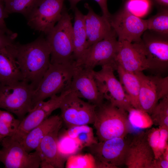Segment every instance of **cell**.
<instances>
[{
	"mask_svg": "<svg viewBox=\"0 0 168 168\" xmlns=\"http://www.w3.org/2000/svg\"><path fill=\"white\" fill-rule=\"evenodd\" d=\"M10 48L19 66L23 80L35 89L50 63V48L46 39L40 36L25 44L14 42Z\"/></svg>",
	"mask_w": 168,
	"mask_h": 168,
	"instance_id": "6da1fadb",
	"label": "cell"
},
{
	"mask_svg": "<svg viewBox=\"0 0 168 168\" xmlns=\"http://www.w3.org/2000/svg\"><path fill=\"white\" fill-rule=\"evenodd\" d=\"M93 124L98 142L125 137L129 131L127 111L108 101L96 106Z\"/></svg>",
	"mask_w": 168,
	"mask_h": 168,
	"instance_id": "7a4b0ae2",
	"label": "cell"
},
{
	"mask_svg": "<svg viewBox=\"0 0 168 168\" xmlns=\"http://www.w3.org/2000/svg\"><path fill=\"white\" fill-rule=\"evenodd\" d=\"M75 67V62L66 64L50 63L34 91L33 108L45 99L70 90Z\"/></svg>",
	"mask_w": 168,
	"mask_h": 168,
	"instance_id": "3957f363",
	"label": "cell"
},
{
	"mask_svg": "<svg viewBox=\"0 0 168 168\" xmlns=\"http://www.w3.org/2000/svg\"><path fill=\"white\" fill-rule=\"evenodd\" d=\"M47 35L46 39L51 50V63L66 64L75 61L73 58V26L71 16L64 6L60 19Z\"/></svg>",
	"mask_w": 168,
	"mask_h": 168,
	"instance_id": "277c9868",
	"label": "cell"
},
{
	"mask_svg": "<svg viewBox=\"0 0 168 168\" xmlns=\"http://www.w3.org/2000/svg\"><path fill=\"white\" fill-rule=\"evenodd\" d=\"M34 90L24 80L8 84L0 83V109L15 114L21 120L33 108Z\"/></svg>",
	"mask_w": 168,
	"mask_h": 168,
	"instance_id": "5b68a950",
	"label": "cell"
},
{
	"mask_svg": "<svg viewBox=\"0 0 168 168\" xmlns=\"http://www.w3.org/2000/svg\"><path fill=\"white\" fill-rule=\"evenodd\" d=\"M135 43L147 64L148 69L164 72L168 67V35L147 30L141 40Z\"/></svg>",
	"mask_w": 168,
	"mask_h": 168,
	"instance_id": "8992f818",
	"label": "cell"
},
{
	"mask_svg": "<svg viewBox=\"0 0 168 168\" xmlns=\"http://www.w3.org/2000/svg\"><path fill=\"white\" fill-rule=\"evenodd\" d=\"M128 143L125 137H116L98 141L88 147L96 168H117L125 164Z\"/></svg>",
	"mask_w": 168,
	"mask_h": 168,
	"instance_id": "52a82bcc",
	"label": "cell"
},
{
	"mask_svg": "<svg viewBox=\"0 0 168 168\" xmlns=\"http://www.w3.org/2000/svg\"><path fill=\"white\" fill-rule=\"evenodd\" d=\"M117 37L114 30L106 37L91 45L75 62L76 66L92 70L98 66L112 65L116 67L115 58L119 45Z\"/></svg>",
	"mask_w": 168,
	"mask_h": 168,
	"instance_id": "ba28073f",
	"label": "cell"
},
{
	"mask_svg": "<svg viewBox=\"0 0 168 168\" xmlns=\"http://www.w3.org/2000/svg\"><path fill=\"white\" fill-rule=\"evenodd\" d=\"M115 69V66L106 65L101 66L98 71H94L96 81L99 90L104 99L127 111L133 106L121 82L114 74Z\"/></svg>",
	"mask_w": 168,
	"mask_h": 168,
	"instance_id": "9c48e42d",
	"label": "cell"
},
{
	"mask_svg": "<svg viewBox=\"0 0 168 168\" xmlns=\"http://www.w3.org/2000/svg\"><path fill=\"white\" fill-rule=\"evenodd\" d=\"M96 106L82 100L70 90L61 104L60 117L68 128L93 124Z\"/></svg>",
	"mask_w": 168,
	"mask_h": 168,
	"instance_id": "30bf717a",
	"label": "cell"
},
{
	"mask_svg": "<svg viewBox=\"0 0 168 168\" xmlns=\"http://www.w3.org/2000/svg\"><path fill=\"white\" fill-rule=\"evenodd\" d=\"M0 162L6 168H38L40 159L38 152H29L22 144L11 136L4 138L0 141Z\"/></svg>",
	"mask_w": 168,
	"mask_h": 168,
	"instance_id": "8fae6325",
	"label": "cell"
},
{
	"mask_svg": "<svg viewBox=\"0 0 168 168\" xmlns=\"http://www.w3.org/2000/svg\"><path fill=\"white\" fill-rule=\"evenodd\" d=\"M109 20L119 42H139L147 30L146 20L130 13L123 7L114 14H111Z\"/></svg>",
	"mask_w": 168,
	"mask_h": 168,
	"instance_id": "7c38bea8",
	"label": "cell"
},
{
	"mask_svg": "<svg viewBox=\"0 0 168 168\" xmlns=\"http://www.w3.org/2000/svg\"><path fill=\"white\" fill-rule=\"evenodd\" d=\"M64 0H38L27 18V24L47 35L60 19Z\"/></svg>",
	"mask_w": 168,
	"mask_h": 168,
	"instance_id": "4fadbf2b",
	"label": "cell"
},
{
	"mask_svg": "<svg viewBox=\"0 0 168 168\" xmlns=\"http://www.w3.org/2000/svg\"><path fill=\"white\" fill-rule=\"evenodd\" d=\"M135 73L140 82L139 109L150 114L158 101L168 96V77L147 76L142 72Z\"/></svg>",
	"mask_w": 168,
	"mask_h": 168,
	"instance_id": "5bb4252c",
	"label": "cell"
},
{
	"mask_svg": "<svg viewBox=\"0 0 168 168\" xmlns=\"http://www.w3.org/2000/svg\"><path fill=\"white\" fill-rule=\"evenodd\" d=\"M68 92V91L58 96H54L46 101L44 100L38 103L21 120L17 130L11 137L21 142L28 133L49 117L54 110L59 108L63 98Z\"/></svg>",
	"mask_w": 168,
	"mask_h": 168,
	"instance_id": "9a60e30c",
	"label": "cell"
},
{
	"mask_svg": "<svg viewBox=\"0 0 168 168\" xmlns=\"http://www.w3.org/2000/svg\"><path fill=\"white\" fill-rule=\"evenodd\" d=\"M94 71L76 66L70 90L79 97L98 106L104 102V98L99 90Z\"/></svg>",
	"mask_w": 168,
	"mask_h": 168,
	"instance_id": "2e32d148",
	"label": "cell"
},
{
	"mask_svg": "<svg viewBox=\"0 0 168 168\" xmlns=\"http://www.w3.org/2000/svg\"><path fill=\"white\" fill-rule=\"evenodd\" d=\"M154 159L146 132L137 133L128 143L124 165L128 168H150Z\"/></svg>",
	"mask_w": 168,
	"mask_h": 168,
	"instance_id": "e0dca14e",
	"label": "cell"
},
{
	"mask_svg": "<svg viewBox=\"0 0 168 168\" xmlns=\"http://www.w3.org/2000/svg\"><path fill=\"white\" fill-rule=\"evenodd\" d=\"M62 125L58 126L46 135L35 150L38 152L40 158V167H64L66 161L59 155L57 147L59 132Z\"/></svg>",
	"mask_w": 168,
	"mask_h": 168,
	"instance_id": "ac0fdd59",
	"label": "cell"
},
{
	"mask_svg": "<svg viewBox=\"0 0 168 168\" xmlns=\"http://www.w3.org/2000/svg\"><path fill=\"white\" fill-rule=\"evenodd\" d=\"M115 62L117 65L132 72L148 69L142 54L135 43L119 42Z\"/></svg>",
	"mask_w": 168,
	"mask_h": 168,
	"instance_id": "d6986e66",
	"label": "cell"
},
{
	"mask_svg": "<svg viewBox=\"0 0 168 168\" xmlns=\"http://www.w3.org/2000/svg\"><path fill=\"white\" fill-rule=\"evenodd\" d=\"M84 6L88 11L87 14L84 15L87 49L106 37L114 30L108 19L96 14L87 3H85Z\"/></svg>",
	"mask_w": 168,
	"mask_h": 168,
	"instance_id": "ffe728a7",
	"label": "cell"
},
{
	"mask_svg": "<svg viewBox=\"0 0 168 168\" xmlns=\"http://www.w3.org/2000/svg\"><path fill=\"white\" fill-rule=\"evenodd\" d=\"M62 123L60 116L54 115L49 116L28 133L21 143L28 152L34 151L46 135Z\"/></svg>",
	"mask_w": 168,
	"mask_h": 168,
	"instance_id": "44dd1931",
	"label": "cell"
},
{
	"mask_svg": "<svg viewBox=\"0 0 168 168\" xmlns=\"http://www.w3.org/2000/svg\"><path fill=\"white\" fill-rule=\"evenodd\" d=\"M10 46L0 49V83L8 84L23 80Z\"/></svg>",
	"mask_w": 168,
	"mask_h": 168,
	"instance_id": "7402d4cb",
	"label": "cell"
},
{
	"mask_svg": "<svg viewBox=\"0 0 168 168\" xmlns=\"http://www.w3.org/2000/svg\"><path fill=\"white\" fill-rule=\"evenodd\" d=\"M74 22L73 26V58L75 62L82 56L87 47V36L85 24L84 15L76 7Z\"/></svg>",
	"mask_w": 168,
	"mask_h": 168,
	"instance_id": "603a6c76",
	"label": "cell"
},
{
	"mask_svg": "<svg viewBox=\"0 0 168 168\" xmlns=\"http://www.w3.org/2000/svg\"><path fill=\"white\" fill-rule=\"evenodd\" d=\"M120 82L128 96L131 104L134 108L139 109L138 96L140 88L139 79L135 73L125 70L117 65L116 68Z\"/></svg>",
	"mask_w": 168,
	"mask_h": 168,
	"instance_id": "cb8c5ba5",
	"label": "cell"
},
{
	"mask_svg": "<svg viewBox=\"0 0 168 168\" xmlns=\"http://www.w3.org/2000/svg\"><path fill=\"white\" fill-rule=\"evenodd\" d=\"M148 143L153 152L154 158L157 159L168 147V128H152L146 132Z\"/></svg>",
	"mask_w": 168,
	"mask_h": 168,
	"instance_id": "d4e9b609",
	"label": "cell"
},
{
	"mask_svg": "<svg viewBox=\"0 0 168 168\" xmlns=\"http://www.w3.org/2000/svg\"><path fill=\"white\" fill-rule=\"evenodd\" d=\"M63 134L75 140L82 149L98 142L93 128L88 125L71 127Z\"/></svg>",
	"mask_w": 168,
	"mask_h": 168,
	"instance_id": "484cf974",
	"label": "cell"
},
{
	"mask_svg": "<svg viewBox=\"0 0 168 168\" xmlns=\"http://www.w3.org/2000/svg\"><path fill=\"white\" fill-rule=\"evenodd\" d=\"M11 112L0 109V136L2 138L13 136L21 122Z\"/></svg>",
	"mask_w": 168,
	"mask_h": 168,
	"instance_id": "4316f807",
	"label": "cell"
},
{
	"mask_svg": "<svg viewBox=\"0 0 168 168\" xmlns=\"http://www.w3.org/2000/svg\"><path fill=\"white\" fill-rule=\"evenodd\" d=\"M146 20L147 30L168 35V8H159L156 15Z\"/></svg>",
	"mask_w": 168,
	"mask_h": 168,
	"instance_id": "83f0119b",
	"label": "cell"
},
{
	"mask_svg": "<svg viewBox=\"0 0 168 168\" xmlns=\"http://www.w3.org/2000/svg\"><path fill=\"white\" fill-rule=\"evenodd\" d=\"M38 0H3L5 10L9 14L20 13L26 18L30 13Z\"/></svg>",
	"mask_w": 168,
	"mask_h": 168,
	"instance_id": "f1b7e54d",
	"label": "cell"
},
{
	"mask_svg": "<svg viewBox=\"0 0 168 168\" xmlns=\"http://www.w3.org/2000/svg\"><path fill=\"white\" fill-rule=\"evenodd\" d=\"M127 112L129 123L134 128H148L153 125L150 115L142 110L132 107Z\"/></svg>",
	"mask_w": 168,
	"mask_h": 168,
	"instance_id": "f546056e",
	"label": "cell"
},
{
	"mask_svg": "<svg viewBox=\"0 0 168 168\" xmlns=\"http://www.w3.org/2000/svg\"><path fill=\"white\" fill-rule=\"evenodd\" d=\"M150 115L154 125L168 128V96L160 100Z\"/></svg>",
	"mask_w": 168,
	"mask_h": 168,
	"instance_id": "4dcf8cb0",
	"label": "cell"
},
{
	"mask_svg": "<svg viewBox=\"0 0 168 168\" xmlns=\"http://www.w3.org/2000/svg\"><path fill=\"white\" fill-rule=\"evenodd\" d=\"M57 147L59 155L65 161L82 149L75 140L63 134L58 136Z\"/></svg>",
	"mask_w": 168,
	"mask_h": 168,
	"instance_id": "1f68e13d",
	"label": "cell"
},
{
	"mask_svg": "<svg viewBox=\"0 0 168 168\" xmlns=\"http://www.w3.org/2000/svg\"><path fill=\"white\" fill-rule=\"evenodd\" d=\"M152 3L151 0H126L123 8L130 13L141 18L149 13Z\"/></svg>",
	"mask_w": 168,
	"mask_h": 168,
	"instance_id": "d6a6232c",
	"label": "cell"
},
{
	"mask_svg": "<svg viewBox=\"0 0 168 168\" xmlns=\"http://www.w3.org/2000/svg\"><path fill=\"white\" fill-rule=\"evenodd\" d=\"M76 154L67 158V168H96L95 160L91 154Z\"/></svg>",
	"mask_w": 168,
	"mask_h": 168,
	"instance_id": "836d02e7",
	"label": "cell"
},
{
	"mask_svg": "<svg viewBox=\"0 0 168 168\" xmlns=\"http://www.w3.org/2000/svg\"><path fill=\"white\" fill-rule=\"evenodd\" d=\"M8 16L5 10L3 0H0V29H1L7 34L16 37L17 34L13 32L7 27L5 21V19Z\"/></svg>",
	"mask_w": 168,
	"mask_h": 168,
	"instance_id": "e575fe53",
	"label": "cell"
},
{
	"mask_svg": "<svg viewBox=\"0 0 168 168\" xmlns=\"http://www.w3.org/2000/svg\"><path fill=\"white\" fill-rule=\"evenodd\" d=\"M168 168V147L162 154L158 158L154 159L151 166L150 168Z\"/></svg>",
	"mask_w": 168,
	"mask_h": 168,
	"instance_id": "d590c367",
	"label": "cell"
},
{
	"mask_svg": "<svg viewBox=\"0 0 168 168\" xmlns=\"http://www.w3.org/2000/svg\"><path fill=\"white\" fill-rule=\"evenodd\" d=\"M16 38L0 29V49L12 45Z\"/></svg>",
	"mask_w": 168,
	"mask_h": 168,
	"instance_id": "8d00e7d4",
	"label": "cell"
},
{
	"mask_svg": "<svg viewBox=\"0 0 168 168\" xmlns=\"http://www.w3.org/2000/svg\"><path fill=\"white\" fill-rule=\"evenodd\" d=\"M99 5L102 12V16L109 19L111 14L109 12L107 5V0H94Z\"/></svg>",
	"mask_w": 168,
	"mask_h": 168,
	"instance_id": "74e56055",
	"label": "cell"
},
{
	"mask_svg": "<svg viewBox=\"0 0 168 168\" xmlns=\"http://www.w3.org/2000/svg\"><path fill=\"white\" fill-rule=\"evenodd\" d=\"M159 8H168V0H151Z\"/></svg>",
	"mask_w": 168,
	"mask_h": 168,
	"instance_id": "f35d334b",
	"label": "cell"
},
{
	"mask_svg": "<svg viewBox=\"0 0 168 168\" xmlns=\"http://www.w3.org/2000/svg\"><path fill=\"white\" fill-rule=\"evenodd\" d=\"M69 2L70 7V9L73 10L76 7L77 3L82 0H68Z\"/></svg>",
	"mask_w": 168,
	"mask_h": 168,
	"instance_id": "ab89813d",
	"label": "cell"
},
{
	"mask_svg": "<svg viewBox=\"0 0 168 168\" xmlns=\"http://www.w3.org/2000/svg\"><path fill=\"white\" fill-rule=\"evenodd\" d=\"M0 136V142L1 141V140L3 139Z\"/></svg>",
	"mask_w": 168,
	"mask_h": 168,
	"instance_id": "60d3db41",
	"label": "cell"
}]
</instances>
